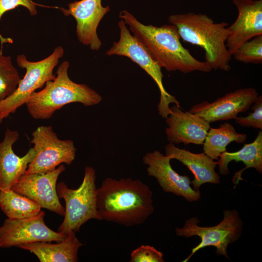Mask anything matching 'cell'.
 <instances>
[{
  "label": "cell",
  "mask_w": 262,
  "mask_h": 262,
  "mask_svg": "<svg viewBox=\"0 0 262 262\" xmlns=\"http://www.w3.org/2000/svg\"><path fill=\"white\" fill-rule=\"evenodd\" d=\"M102 220L127 227L144 223L153 213L152 192L139 180L106 178L97 190Z\"/></svg>",
  "instance_id": "1"
},
{
  "label": "cell",
  "mask_w": 262,
  "mask_h": 262,
  "mask_svg": "<svg viewBox=\"0 0 262 262\" xmlns=\"http://www.w3.org/2000/svg\"><path fill=\"white\" fill-rule=\"evenodd\" d=\"M119 16L161 68L168 72L179 71L185 74L195 71L209 72L213 70L207 63L196 59L183 47L175 25H144L125 10L119 13Z\"/></svg>",
  "instance_id": "2"
},
{
  "label": "cell",
  "mask_w": 262,
  "mask_h": 262,
  "mask_svg": "<svg viewBox=\"0 0 262 262\" xmlns=\"http://www.w3.org/2000/svg\"><path fill=\"white\" fill-rule=\"evenodd\" d=\"M168 20L177 27L180 38L204 50L205 61L213 69L230 70L232 56L226 44L227 23H215L206 14L192 12L172 15Z\"/></svg>",
  "instance_id": "3"
},
{
  "label": "cell",
  "mask_w": 262,
  "mask_h": 262,
  "mask_svg": "<svg viewBox=\"0 0 262 262\" xmlns=\"http://www.w3.org/2000/svg\"><path fill=\"white\" fill-rule=\"evenodd\" d=\"M69 63L63 62L58 67L53 81L47 82L41 91L33 92L26 105L31 116L35 119H47L63 106L74 102L84 106L98 104L101 96L85 84L72 81L68 74Z\"/></svg>",
  "instance_id": "4"
},
{
  "label": "cell",
  "mask_w": 262,
  "mask_h": 262,
  "mask_svg": "<svg viewBox=\"0 0 262 262\" xmlns=\"http://www.w3.org/2000/svg\"><path fill=\"white\" fill-rule=\"evenodd\" d=\"M95 169L87 166L80 186L76 189L68 188L64 182L57 183L56 190L59 198H63L66 207L64 218L58 231L66 236L77 232L82 226L94 219L101 220L97 208Z\"/></svg>",
  "instance_id": "5"
},
{
  "label": "cell",
  "mask_w": 262,
  "mask_h": 262,
  "mask_svg": "<svg viewBox=\"0 0 262 262\" xmlns=\"http://www.w3.org/2000/svg\"><path fill=\"white\" fill-rule=\"evenodd\" d=\"M64 49L62 46L56 47L46 58L36 62L29 61L24 54L17 56L18 66L26 70L14 92L0 101V124L10 114L26 104L30 96L49 81L55 78L53 70L63 56Z\"/></svg>",
  "instance_id": "6"
},
{
  "label": "cell",
  "mask_w": 262,
  "mask_h": 262,
  "mask_svg": "<svg viewBox=\"0 0 262 262\" xmlns=\"http://www.w3.org/2000/svg\"><path fill=\"white\" fill-rule=\"evenodd\" d=\"M223 220L218 225L210 227L198 225L199 220L193 217L185 221L182 228H176L177 235L186 238L198 236L200 243L193 248L189 256L183 262H187L199 249L209 246H214L218 255H223L229 259L228 246L236 241L241 235L243 223L238 212L235 210H225Z\"/></svg>",
  "instance_id": "7"
},
{
  "label": "cell",
  "mask_w": 262,
  "mask_h": 262,
  "mask_svg": "<svg viewBox=\"0 0 262 262\" xmlns=\"http://www.w3.org/2000/svg\"><path fill=\"white\" fill-rule=\"evenodd\" d=\"M120 30L119 39L114 42L106 55L123 56L137 64L150 76L157 85L160 92V99L158 104L159 115L166 118L171 111L169 104L174 103L180 107L179 101L165 89L163 82V74L161 67L152 58L146 48L132 35L123 20L118 23Z\"/></svg>",
  "instance_id": "8"
},
{
  "label": "cell",
  "mask_w": 262,
  "mask_h": 262,
  "mask_svg": "<svg viewBox=\"0 0 262 262\" xmlns=\"http://www.w3.org/2000/svg\"><path fill=\"white\" fill-rule=\"evenodd\" d=\"M32 136L35 155L25 173H46L62 163L70 164L74 160L77 149L73 141L59 139L51 126H39Z\"/></svg>",
  "instance_id": "9"
},
{
  "label": "cell",
  "mask_w": 262,
  "mask_h": 262,
  "mask_svg": "<svg viewBox=\"0 0 262 262\" xmlns=\"http://www.w3.org/2000/svg\"><path fill=\"white\" fill-rule=\"evenodd\" d=\"M45 213L22 219L7 218L0 227V248L17 246L35 242H60L66 236L49 228L44 222Z\"/></svg>",
  "instance_id": "10"
},
{
  "label": "cell",
  "mask_w": 262,
  "mask_h": 262,
  "mask_svg": "<svg viewBox=\"0 0 262 262\" xmlns=\"http://www.w3.org/2000/svg\"><path fill=\"white\" fill-rule=\"evenodd\" d=\"M65 170L64 165L60 164L46 173H25L11 189L33 200L41 208L64 216L65 208L59 200L56 185L59 176Z\"/></svg>",
  "instance_id": "11"
},
{
  "label": "cell",
  "mask_w": 262,
  "mask_h": 262,
  "mask_svg": "<svg viewBox=\"0 0 262 262\" xmlns=\"http://www.w3.org/2000/svg\"><path fill=\"white\" fill-rule=\"evenodd\" d=\"M258 95L254 88H239L212 102L204 101L196 104L188 112L200 116L210 123L234 119L239 113L249 109Z\"/></svg>",
  "instance_id": "12"
},
{
  "label": "cell",
  "mask_w": 262,
  "mask_h": 262,
  "mask_svg": "<svg viewBox=\"0 0 262 262\" xmlns=\"http://www.w3.org/2000/svg\"><path fill=\"white\" fill-rule=\"evenodd\" d=\"M171 160L170 156L156 150L147 153L143 158V163L147 165L148 175L157 180L164 191L182 196L190 202L198 201L200 198V191L191 187L188 176H181L172 168Z\"/></svg>",
  "instance_id": "13"
},
{
  "label": "cell",
  "mask_w": 262,
  "mask_h": 262,
  "mask_svg": "<svg viewBox=\"0 0 262 262\" xmlns=\"http://www.w3.org/2000/svg\"><path fill=\"white\" fill-rule=\"evenodd\" d=\"M65 16H72L76 21V33L82 44L93 50H98L102 45L97 34V28L104 16L110 11L101 0H80L68 4L67 9L61 8Z\"/></svg>",
  "instance_id": "14"
},
{
  "label": "cell",
  "mask_w": 262,
  "mask_h": 262,
  "mask_svg": "<svg viewBox=\"0 0 262 262\" xmlns=\"http://www.w3.org/2000/svg\"><path fill=\"white\" fill-rule=\"evenodd\" d=\"M238 16L229 27L226 47L232 56L245 42L262 34V0H231Z\"/></svg>",
  "instance_id": "15"
},
{
  "label": "cell",
  "mask_w": 262,
  "mask_h": 262,
  "mask_svg": "<svg viewBox=\"0 0 262 262\" xmlns=\"http://www.w3.org/2000/svg\"><path fill=\"white\" fill-rule=\"evenodd\" d=\"M174 105L165 118V129L170 143L185 145H203L211 126L210 123L200 116L189 112L182 111Z\"/></svg>",
  "instance_id": "16"
},
{
  "label": "cell",
  "mask_w": 262,
  "mask_h": 262,
  "mask_svg": "<svg viewBox=\"0 0 262 262\" xmlns=\"http://www.w3.org/2000/svg\"><path fill=\"white\" fill-rule=\"evenodd\" d=\"M17 131L6 130L3 140L0 142V191L12 188L24 175L35 153L31 148L22 157L17 155L13 146L19 138Z\"/></svg>",
  "instance_id": "17"
},
{
  "label": "cell",
  "mask_w": 262,
  "mask_h": 262,
  "mask_svg": "<svg viewBox=\"0 0 262 262\" xmlns=\"http://www.w3.org/2000/svg\"><path fill=\"white\" fill-rule=\"evenodd\" d=\"M165 153L172 159L181 162L192 172L194 180L191 184L195 191H199L200 186L205 183H220V177L215 171L216 162L204 152L194 153L169 143L165 147Z\"/></svg>",
  "instance_id": "18"
},
{
  "label": "cell",
  "mask_w": 262,
  "mask_h": 262,
  "mask_svg": "<svg viewBox=\"0 0 262 262\" xmlns=\"http://www.w3.org/2000/svg\"><path fill=\"white\" fill-rule=\"evenodd\" d=\"M82 246L75 232H71L64 240L55 244L35 242L18 247L34 254L40 262H76L78 250Z\"/></svg>",
  "instance_id": "19"
},
{
  "label": "cell",
  "mask_w": 262,
  "mask_h": 262,
  "mask_svg": "<svg viewBox=\"0 0 262 262\" xmlns=\"http://www.w3.org/2000/svg\"><path fill=\"white\" fill-rule=\"evenodd\" d=\"M234 161L242 162L245 167L235 173L233 182L237 184L241 180L244 171L249 168L255 169L260 174L262 173V131H260L255 140L249 144H245L243 147L236 152L225 151L221 154L216 162L219 166V173L222 175L229 174V164Z\"/></svg>",
  "instance_id": "20"
},
{
  "label": "cell",
  "mask_w": 262,
  "mask_h": 262,
  "mask_svg": "<svg viewBox=\"0 0 262 262\" xmlns=\"http://www.w3.org/2000/svg\"><path fill=\"white\" fill-rule=\"evenodd\" d=\"M246 134L236 131L234 127L225 122L218 128H210L203 143L204 152L214 160H218L221 154L227 151L226 147L235 142L238 144L244 143Z\"/></svg>",
  "instance_id": "21"
},
{
  "label": "cell",
  "mask_w": 262,
  "mask_h": 262,
  "mask_svg": "<svg viewBox=\"0 0 262 262\" xmlns=\"http://www.w3.org/2000/svg\"><path fill=\"white\" fill-rule=\"evenodd\" d=\"M0 207L8 218L22 219L38 214L41 207L12 189L0 191Z\"/></svg>",
  "instance_id": "22"
},
{
  "label": "cell",
  "mask_w": 262,
  "mask_h": 262,
  "mask_svg": "<svg viewBox=\"0 0 262 262\" xmlns=\"http://www.w3.org/2000/svg\"><path fill=\"white\" fill-rule=\"evenodd\" d=\"M21 79L11 57L0 54V101L14 92Z\"/></svg>",
  "instance_id": "23"
},
{
  "label": "cell",
  "mask_w": 262,
  "mask_h": 262,
  "mask_svg": "<svg viewBox=\"0 0 262 262\" xmlns=\"http://www.w3.org/2000/svg\"><path fill=\"white\" fill-rule=\"evenodd\" d=\"M232 56L235 60L243 63L261 64L262 34L257 35L243 43Z\"/></svg>",
  "instance_id": "24"
},
{
  "label": "cell",
  "mask_w": 262,
  "mask_h": 262,
  "mask_svg": "<svg viewBox=\"0 0 262 262\" xmlns=\"http://www.w3.org/2000/svg\"><path fill=\"white\" fill-rule=\"evenodd\" d=\"M251 107L252 112L244 117L237 116L235 123L245 127L262 129V96L258 95Z\"/></svg>",
  "instance_id": "25"
},
{
  "label": "cell",
  "mask_w": 262,
  "mask_h": 262,
  "mask_svg": "<svg viewBox=\"0 0 262 262\" xmlns=\"http://www.w3.org/2000/svg\"><path fill=\"white\" fill-rule=\"evenodd\" d=\"M131 262H164L163 254L154 247L142 245L131 254Z\"/></svg>",
  "instance_id": "26"
},
{
  "label": "cell",
  "mask_w": 262,
  "mask_h": 262,
  "mask_svg": "<svg viewBox=\"0 0 262 262\" xmlns=\"http://www.w3.org/2000/svg\"><path fill=\"white\" fill-rule=\"evenodd\" d=\"M19 6L26 8L32 16L37 13L35 4L31 0H0V21L5 13Z\"/></svg>",
  "instance_id": "27"
}]
</instances>
